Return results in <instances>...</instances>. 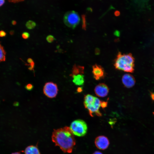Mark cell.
I'll return each mask as SVG.
<instances>
[{
	"label": "cell",
	"instance_id": "cell-20",
	"mask_svg": "<svg viewBox=\"0 0 154 154\" xmlns=\"http://www.w3.org/2000/svg\"><path fill=\"white\" fill-rule=\"evenodd\" d=\"M6 35V33L3 30L0 31V37H4Z\"/></svg>",
	"mask_w": 154,
	"mask_h": 154
},
{
	"label": "cell",
	"instance_id": "cell-11",
	"mask_svg": "<svg viewBox=\"0 0 154 154\" xmlns=\"http://www.w3.org/2000/svg\"><path fill=\"white\" fill-rule=\"evenodd\" d=\"M73 78V82L77 86H82L84 82V76L83 74H78L71 76Z\"/></svg>",
	"mask_w": 154,
	"mask_h": 154
},
{
	"label": "cell",
	"instance_id": "cell-12",
	"mask_svg": "<svg viewBox=\"0 0 154 154\" xmlns=\"http://www.w3.org/2000/svg\"><path fill=\"white\" fill-rule=\"evenodd\" d=\"M25 154H40L38 148L33 145L27 147L25 149Z\"/></svg>",
	"mask_w": 154,
	"mask_h": 154
},
{
	"label": "cell",
	"instance_id": "cell-23",
	"mask_svg": "<svg viewBox=\"0 0 154 154\" xmlns=\"http://www.w3.org/2000/svg\"><path fill=\"white\" fill-rule=\"evenodd\" d=\"M151 97L152 100H154V93H151Z\"/></svg>",
	"mask_w": 154,
	"mask_h": 154
},
{
	"label": "cell",
	"instance_id": "cell-31",
	"mask_svg": "<svg viewBox=\"0 0 154 154\" xmlns=\"http://www.w3.org/2000/svg\"><path fill=\"white\" fill-rule=\"evenodd\" d=\"M153 114L154 115V112H153Z\"/></svg>",
	"mask_w": 154,
	"mask_h": 154
},
{
	"label": "cell",
	"instance_id": "cell-29",
	"mask_svg": "<svg viewBox=\"0 0 154 154\" xmlns=\"http://www.w3.org/2000/svg\"><path fill=\"white\" fill-rule=\"evenodd\" d=\"M14 33V31H11L10 32V34L11 35H12Z\"/></svg>",
	"mask_w": 154,
	"mask_h": 154
},
{
	"label": "cell",
	"instance_id": "cell-30",
	"mask_svg": "<svg viewBox=\"0 0 154 154\" xmlns=\"http://www.w3.org/2000/svg\"><path fill=\"white\" fill-rule=\"evenodd\" d=\"M11 154H21L19 152H15L14 153H13Z\"/></svg>",
	"mask_w": 154,
	"mask_h": 154
},
{
	"label": "cell",
	"instance_id": "cell-6",
	"mask_svg": "<svg viewBox=\"0 0 154 154\" xmlns=\"http://www.w3.org/2000/svg\"><path fill=\"white\" fill-rule=\"evenodd\" d=\"M58 90L56 84L52 82L46 83L43 89L44 94L50 98L55 97L57 94Z\"/></svg>",
	"mask_w": 154,
	"mask_h": 154
},
{
	"label": "cell",
	"instance_id": "cell-10",
	"mask_svg": "<svg viewBox=\"0 0 154 154\" xmlns=\"http://www.w3.org/2000/svg\"><path fill=\"white\" fill-rule=\"evenodd\" d=\"M122 81L124 86L128 88L133 87L135 83L134 77L129 74H124L122 77Z\"/></svg>",
	"mask_w": 154,
	"mask_h": 154
},
{
	"label": "cell",
	"instance_id": "cell-21",
	"mask_svg": "<svg viewBox=\"0 0 154 154\" xmlns=\"http://www.w3.org/2000/svg\"><path fill=\"white\" fill-rule=\"evenodd\" d=\"M9 2L17 3L23 1L24 0H7Z\"/></svg>",
	"mask_w": 154,
	"mask_h": 154
},
{
	"label": "cell",
	"instance_id": "cell-5",
	"mask_svg": "<svg viewBox=\"0 0 154 154\" xmlns=\"http://www.w3.org/2000/svg\"><path fill=\"white\" fill-rule=\"evenodd\" d=\"M63 21L67 26L74 29L79 23L80 18L77 13L74 11H70L65 14Z\"/></svg>",
	"mask_w": 154,
	"mask_h": 154
},
{
	"label": "cell",
	"instance_id": "cell-8",
	"mask_svg": "<svg viewBox=\"0 0 154 154\" xmlns=\"http://www.w3.org/2000/svg\"><path fill=\"white\" fill-rule=\"evenodd\" d=\"M109 90V88L106 84L101 83L95 87L94 92L97 96L100 97H104L107 95Z\"/></svg>",
	"mask_w": 154,
	"mask_h": 154
},
{
	"label": "cell",
	"instance_id": "cell-19",
	"mask_svg": "<svg viewBox=\"0 0 154 154\" xmlns=\"http://www.w3.org/2000/svg\"><path fill=\"white\" fill-rule=\"evenodd\" d=\"M107 102L104 101H101V106L103 108H106L107 105Z\"/></svg>",
	"mask_w": 154,
	"mask_h": 154
},
{
	"label": "cell",
	"instance_id": "cell-27",
	"mask_svg": "<svg viewBox=\"0 0 154 154\" xmlns=\"http://www.w3.org/2000/svg\"><path fill=\"white\" fill-rule=\"evenodd\" d=\"M119 35V33L118 32V31H117L115 32V35L117 36Z\"/></svg>",
	"mask_w": 154,
	"mask_h": 154
},
{
	"label": "cell",
	"instance_id": "cell-18",
	"mask_svg": "<svg viewBox=\"0 0 154 154\" xmlns=\"http://www.w3.org/2000/svg\"><path fill=\"white\" fill-rule=\"evenodd\" d=\"M84 17H82V29L84 30H86V20Z\"/></svg>",
	"mask_w": 154,
	"mask_h": 154
},
{
	"label": "cell",
	"instance_id": "cell-13",
	"mask_svg": "<svg viewBox=\"0 0 154 154\" xmlns=\"http://www.w3.org/2000/svg\"><path fill=\"white\" fill-rule=\"evenodd\" d=\"M84 69V67L83 66L74 65L72 69L71 76L78 74H83Z\"/></svg>",
	"mask_w": 154,
	"mask_h": 154
},
{
	"label": "cell",
	"instance_id": "cell-7",
	"mask_svg": "<svg viewBox=\"0 0 154 154\" xmlns=\"http://www.w3.org/2000/svg\"><path fill=\"white\" fill-rule=\"evenodd\" d=\"M95 144L98 149L104 150L108 147L110 142L107 137L103 135H100L96 138L95 140Z\"/></svg>",
	"mask_w": 154,
	"mask_h": 154
},
{
	"label": "cell",
	"instance_id": "cell-1",
	"mask_svg": "<svg viewBox=\"0 0 154 154\" xmlns=\"http://www.w3.org/2000/svg\"><path fill=\"white\" fill-rule=\"evenodd\" d=\"M52 139L55 145L59 146L64 153H71L76 144L74 135L68 126L54 129Z\"/></svg>",
	"mask_w": 154,
	"mask_h": 154
},
{
	"label": "cell",
	"instance_id": "cell-9",
	"mask_svg": "<svg viewBox=\"0 0 154 154\" xmlns=\"http://www.w3.org/2000/svg\"><path fill=\"white\" fill-rule=\"evenodd\" d=\"M92 72L94 78L96 80L103 78L105 76L104 68L101 66L97 64L93 66Z\"/></svg>",
	"mask_w": 154,
	"mask_h": 154
},
{
	"label": "cell",
	"instance_id": "cell-16",
	"mask_svg": "<svg viewBox=\"0 0 154 154\" xmlns=\"http://www.w3.org/2000/svg\"><path fill=\"white\" fill-rule=\"evenodd\" d=\"M46 40L48 42L51 43L55 40V39L53 36L49 35L47 37Z\"/></svg>",
	"mask_w": 154,
	"mask_h": 154
},
{
	"label": "cell",
	"instance_id": "cell-22",
	"mask_svg": "<svg viewBox=\"0 0 154 154\" xmlns=\"http://www.w3.org/2000/svg\"><path fill=\"white\" fill-rule=\"evenodd\" d=\"M5 2V0H0V7L3 5Z\"/></svg>",
	"mask_w": 154,
	"mask_h": 154
},
{
	"label": "cell",
	"instance_id": "cell-4",
	"mask_svg": "<svg viewBox=\"0 0 154 154\" xmlns=\"http://www.w3.org/2000/svg\"><path fill=\"white\" fill-rule=\"evenodd\" d=\"M70 128L74 135L78 137L84 136L87 133L88 127L84 120L78 119L72 121Z\"/></svg>",
	"mask_w": 154,
	"mask_h": 154
},
{
	"label": "cell",
	"instance_id": "cell-24",
	"mask_svg": "<svg viewBox=\"0 0 154 154\" xmlns=\"http://www.w3.org/2000/svg\"><path fill=\"white\" fill-rule=\"evenodd\" d=\"M93 154H103L101 152L99 151H96L94 152Z\"/></svg>",
	"mask_w": 154,
	"mask_h": 154
},
{
	"label": "cell",
	"instance_id": "cell-17",
	"mask_svg": "<svg viewBox=\"0 0 154 154\" xmlns=\"http://www.w3.org/2000/svg\"><path fill=\"white\" fill-rule=\"evenodd\" d=\"M29 34L27 32H24L22 34V37L24 39L28 38L29 37Z\"/></svg>",
	"mask_w": 154,
	"mask_h": 154
},
{
	"label": "cell",
	"instance_id": "cell-28",
	"mask_svg": "<svg viewBox=\"0 0 154 154\" xmlns=\"http://www.w3.org/2000/svg\"><path fill=\"white\" fill-rule=\"evenodd\" d=\"M82 90L81 88H79L77 90V91H78V92H81Z\"/></svg>",
	"mask_w": 154,
	"mask_h": 154
},
{
	"label": "cell",
	"instance_id": "cell-3",
	"mask_svg": "<svg viewBox=\"0 0 154 154\" xmlns=\"http://www.w3.org/2000/svg\"><path fill=\"white\" fill-rule=\"evenodd\" d=\"M101 101L98 98L90 94L85 95L84 104L85 108L87 109L90 115L93 117L94 114L100 116L102 114L99 110L101 106Z\"/></svg>",
	"mask_w": 154,
	"mask_h": 154
},
{
	"label": "cell",
	"instance_id": "cell-14",
	"mask_svg": "<svg viewBox=\"0 0 154 154\" xmlns=\"http://www.w3.org/2000/svg\"><path fill=\"white\" fill-rule=\"evenodd\" d=\"M6 52L0 42V62L6 60Z\"/></svg>",
	"mask_w": 154,
	"mask_h": 154
},
{
	"label": "cell",
	"instance_id": "cell-26",
	"mask_svg": "<svg viewBox=\"0 0 154 154\" xmlns=\"http://www.w3.org/2000/svg\"><path fill=\"white\" fill-rule=\"evenodd\" d=\"M17 23L15 21H13L12 22V24L13 25H15Z\"/></svg>",
	"mask_w": 154,
	"mask_h": 154
},
{
	"label": "cell",
	"instance_id": "cell-15",
	"mask_svg": "<svg viewBox=\"0 0 154 154\" xmlns=\"http://www.w3.org/2000/svg\"><path fill=\"white\" fill-rule=\"evenodd\" d=\"M36 23L32 21L29 20L27 22L26 24L27 28L29 29H34L36 26Z\"/></svg>",
	"mask_w": 154,
	"mask_h": 154
},
{
	"label": "cell",
	"instance_id": "cell-2",
	"mask_svg": "<svg viewBox=\"0 0 154 154\" xmlns=\"http://www.w3.org/2000/svg\"><path fill=\"white\" fill-rule=\"evenodd\" d=\"M134 58L131 53L122 54L119 52L114 60V65L116 69L132 73L134 70Z\"/></svg>",
	"mask_w": 154,
	"mask_h": 154
},
{
	"label": "cell",
	"instance_id": "cell-25",
	"mask_svg": "<svg viewBox=\"0 0 154 154\" xmlns=\"http://www.w3.org/2000/svg\"><path fill=\"white\" fill-rule=\"evenodd\" d=\"M27 61L29 63L31 64L33 62V60L31 58H30L28 59Z\"/></svg>",
	"mask_w": 154,
	"mask_h": 154
}]
</instances>
